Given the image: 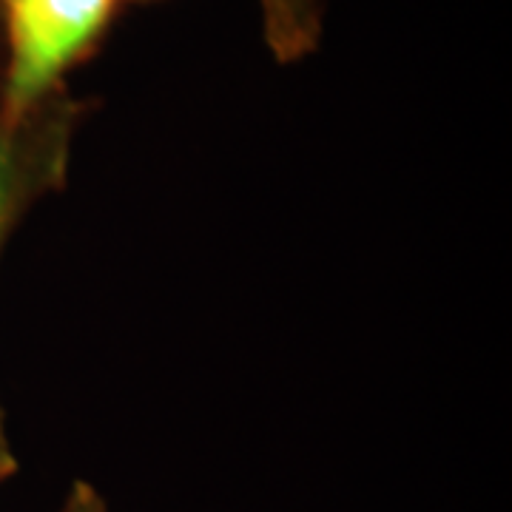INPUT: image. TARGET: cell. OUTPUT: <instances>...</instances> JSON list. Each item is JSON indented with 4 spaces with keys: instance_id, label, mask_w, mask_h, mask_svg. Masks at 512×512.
Here are the masks:
<instances>
[{
    "instance_id": "cell-6",
    "label": "cell",
    "mask_w": 512,
    "mask_h": 512,
    "mask_svg": "<svg viewBox=\"0 0 512 512\" xmlns=\"http://www.w3.org/2000/svg\"><path fill=\"white\" fill-rule=\"evenodd\" d=\"M140 3H151V0H140Z\"/></svg>"
},
{
    "instance_id": "cell-2",
    "label": "cell",
    "mask_w": 512,
    "mask_h": 512,
    "mask_svg": "<svg viewBox=\"0 0 512 512\" xmlns=\"http://www.w3.org/2000/svg\"><path fill=\"white\" fill-rule=\"evenodd\" d=\"M83 111L69 89H60L18 123L0 120V254L26 211L69 180Z\"/></svg>"
},
{
    "instance_id": "cell-5",
    "label": "cell",
    "mask_w": 512,
    "mask_h": 512,
    "mask_svg": "<svg viewBox=\"0 0 512 512\" xmlns=\"http://www.w3.org/2000/svg\"><path fill=\"white\" fill-rule=\"evenodd\" d=\"M15 473H18V456H15V447H12V439H9L6 410H3V402H0V487Z\"/></svg>"
},
{
    "instance_id": "cell-1",
    "label": "cell",
    "mask_w": 512,
    "mask_h": 512,
    "mask_svg": "<svg viewBox=\"0 0 512 512\" xmlns=\"http://www.w3.org/2000/svg\"><path fill=\"white\" fill-rule=\"evenodd\" d=\"M123 0H0V120L18 123L66 89V74L92 57Z\"/></svg>"
},
{
    "instance_id": "cell-3",
    "label": "cell",
    "mask_w": 512,
    "mask_h": 512,
    "mask_svg": "<svg viewBox=\"0 0 512 512\" xmlns=\"http://www.w3.org/2000/svg\"><path fill=\"white\" fill-rule=\"evenodd\" d=\"M265 46L279 66L302 63L325 35L328 0H256Z\"/></svg>"
},
{
    "instance_id": "cell-4",
    "label": "cell",
    "mask_w": 512,
    "mask_h": 512,
    "mask_svg": "<svg viewBox=\"0 0 512 512\" xmlns=\"http://www.w3.org/2000/svg\"><path fill=\"white\" fill-rule=\"evenodd\" d=\"M57 512H111V507L92 481L77 478Z\"/></svg>"
}]
</instances>
